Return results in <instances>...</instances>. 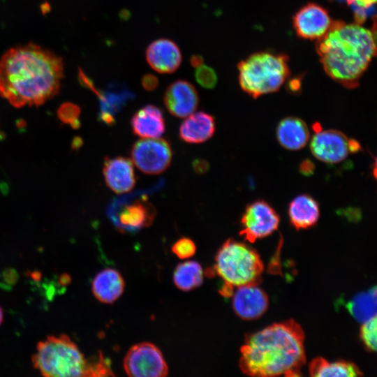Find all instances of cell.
I'll use <instances>...</instances> for the list:
<instances>
[{
    "instance_id": "83f0119b",
    "label": "cell",
    "mask_w": 377,
    "mask_h": 377,
    "mask_svg": "<svg viewBox=\"0 0 377 377\" xmlns=\"http://www.w3.org/2000/svg\"><path fill=\"white\" fill-rule=\"evenodd\" d=\"M80 108L69 103L61 105L58 110L59 119L64 122L71 124L75 128L80 126Z\"/></svg>"
},
{
    "instance_id": "6da1fadb",
    "label": "cell",
    "mask_w": 377,
    "mask_h": 377,
    "mask_svg": "<svg viewBox=\"0 0 377 377\" xmlns=\"http://www.w3.org/2000/svg\"><path fill=\"white\" fill-rule=\"evenodd\" d=\"M63 77L62 59L34 43L12 47L0 59V96L15 108L43 104L58 94Z\"/></svg>"
},
{
    "instance_id": "ffe728a7",
    "label": "cell",
    "mask_w": 377,
    "mask_h": 377,
    "mask_svg": "<svg viewBox=\"0 0 377 377\" xmlns=\"http://www.w3.org/2000/svg\"><path fill=\"white\" fill-rule=\"evenodd\" d=\"M309 138L307 125L298 117H287L277 125V140L286 149L295 151L302 149L309 142Z\"/></svg>"
},
{
    "instance_id": "7402d4cb",
    "label": "cell",
    "mask_w": 377,
    "mask_h": 377,
    "mask_svg": "<svg viewBox=\"0 0 377 377\" xmlns=\"http://www.w3.org/2000/svg\"><path fill=\"white\" fill-rule=\"evenodd\" d=\"M288 217L297 230L313 226L320 216L318 202L308 194H301L292 200L288 205Z\"/></svg>"
},
{
    "instance_id": "52a82bcc",
    "label": "cell",
    "mask_w": 377,
    "mask_h": 377,
    "mask_svg": "<svg viewBox=\"0 0 377 377\" xmlns=\"http://www.w3.org/2000/svg\"><path fill=\"white\" fill-rule=\"evenodd\" d=\"M107 214L114 226L124 232H133L151 225L156 209L146 195L138 197H121L114 200L108 207Z\"/></svg>"
},
{
    "instance_id": "5b68a950",
    "label": "cell",
    "mask_w": 377,
    "mask_h": 377,
    "mask_svg": "<svg viewBox=\"0 0 377 377\" xmlns=\"http://www.w3.org/2000/svg\"><path fill=\"white\" fill-rule=\"evenodd\" d=\"M263 271L258 253L246 244L228 239L215 257L214 272L223 281L221 294L232 295L237 287L257 283Z\"/></svg>"
},
{
    "instance_id": "3957f363",
    "label": "cell",
    "mask_w": 377,
    "mask_h": 377,
    "mask_svg": "<svg viewBox=\"0 0 377 377\" xmlns=\"http://www.w3.org/2000/svg\"><path fill=\"white\" fill-rule=\"evenodd\" d=\"M375 33L359 23L333 20L316 40V51L325 73L344 87L359 85L376 52Z\"/></svg>"
},
{
    "instance_id": "4fadbf2b",
    "label": "cell",
    "mask_w": 377,
    "mask_h": 377,
    "mask_svg": "<svg viewBox=\"0 0 377 377\" xmlns=\"http://www.w3.org/2000/svg\"><path fill=\"white\" fill-rule=\"evenodd\" d=\"M232 304L236 314L244 320H253L261 316L267 309V294L257 283L235 288L232 292Z\"/></svg>"
},
{
    "instance_id": "4dcf8cb0",
    "label": "cell",
    "mask_w": 377,
    "mask_h": 377,
    "mask_svg": "<svg viewBox=\"0 0 377 377\" xmlns=\"http://www.w3.org/2000/svg\"><path fill=\"white\" fill-rule=\"evenodd\" d=\"M142 87L149 91L155 90L158 85V78L153 74H145L142 78Z\"/></svg>"
},
{
    "instance_id": "5bb4252c",
    "label": "cell",
    "mask_w": 377,
    "mask_h": 377,
    "mask_svg": "<svg viewBox=\"0 0 377 377\" xmlns=\"http://www.w3.org/2000/svg\"><path fill=\"white\" fill-rule=\"evenodd\" d=\"M163 101L171 114L177 117H185L197 109L199 96L196 89L191 82L177 80L165 89Z\"/></svg>"
},
{
    "instance_id": "9c48e42d",
    "label": "cell",
    "mask_w": 377,
    "mask_h": 377,
    "mask_svg": "<svg viewBox=\"0 0 377 377\" xmlns=\"http://www.w3.org/2000/svg\"><path fill=\"white\" fill-rule=\"evenodd\" d=\"M172 149L163 138H143L132 147L133 162L142 172L157 175L165 171L172 160Z\"/></svg>"
},
{
    "instance_id": "d6a6232c",
    "label": "cell",
    "mask_w": 377,
    "mask_h": 377,
    "mask_svg": "<svg viewBox=\"0 0 377 377\" xmlns=\"http://www.w3.org/2000/svg\"><path fill=\"white\" fill-rule=\"evenodd\" d=\"M300 172L304 175H309L313 172V163L309 160L303 161L300 165Z\"/></svg>"
},
{
    "instance_id": "ba28073f",
    "label": "cell",
    "mask_w": 377,
    "mask_h": 377,
    "mask_svg": "<svg viewBox=\"0 0 377 377\" xmlns=\"http://www.w3.org/2000/svg\"><path fill=\"white\" fill-rule=\"evenodd\" d=\"M124 368L133 377H163L168 375V368L161 350L151 343L133 346L127 352Z\"/></svg>"
},
{
    "instance_id": "277c9868",
    "label": "cell",
    "mask_w": 377,
    "mask_h": 377,
    "mask_svg": "<svg viewBox=\"0 0 377 377\" xmlns=\"http://www.w3.org/2000/svg\"><path fill=\"white\" fill-rule=\"evenodd\" d=\"M32 363L45 376H113L108 360L101 354L94 360H87L66 334L48 336L39 342Z\"/></svg>"
},
{
    "instance_id": "7c38bea8",
    "label": "cell",
    "mask_w": 377,
    "mask_h": 377,
    "mask_svg": "<svg viewBox=\"0 0 377 377\" xmlns=\"http://www.w3.org/2000/svg\"><path fill=\"white\" fill-rule=\"evenodd\" d=\"M310 150L318 160L329 164L343 161L350 152L349 139L341 131L319 130L311 140Z\"/></svg>"
},
{
    "instance_id": "8992f818",
    "label": "cell",
    "mask_w": 377,
    "mask_h": 377,
    "mask_svg": "<svg viewBox=\"0 0 377 377\" xmlns=\"http://www.w3.org/2000/svg\"><path fill=\"white\" fill-rule=\"evenodd\" d=\"M288 61L284 54H251L237 65L242 89L254 98L278 91L290 75Z\"/></svg>"
},
{
    "instance_id": "9a60e30c",
    "label": "cell",
    "mask_w": 377,
    "mask_h": 377,
    "mask_svg": "<svg viewBox=\"0 0 377 377\" xmlns=\"http://www.w3.org/2000/svg\"><path fill=\"white\" fill-rule=\"evenodd\" d=\"M145 57L149 65L160 73L176 71L182 60L179 46L168 38H159L151 42L146 50Z\"/></svg>"
},
{
    "instance_id": "2e32d148",
    "label": "cell",
    "mask_w": 377,
    "mask_h": 377,
    "mask_svg": "<svg viewBox=\"0 0 377 377\" xmlns=\"http://www.w3.org/2000/svg\"><path fill=\"white\" fill-rule=\"evenodd\" d=\"M103 173L106 185L117 193L130 191L135 184V175L131 160L122 156L105 158Z\"/></svg>"
},
{
    "instance_id": "f1b7e54d",
    "label": "cell",
    "mask_w": 377,
    "mask_h": 377,
    "mask_svg": "<svg viewBox=\"0 0 377 377\" xmlns=\"http://www.w3.org/2000/svg\"><path fill=\"white\" fill-rule=\"evenodd\" d=\"M172 251L178 258L187 259L195 254L196 246L191 239L182 237L172 245Z\"/></svg>"
},
{
    "instance_id": "7a4b0ae2",
    "label": "cell",
    "mask_w": 377,
    "mask_h": 377,
    "mask_svg": "<svg viewBox=\"0 0 377 377\" xmlns=\"http://www.w3.org/2000/svg\"><path fill=\"white\" fill-rule=\"evenodd\" d=\"M304 341L295 320L272 324L246 337L239 368L250 376H298L306 361Z\"/></svg>"
},
{
    "instance_id": "836d02e7",
    "label": "cell",
    "mask_w": 377,
    "mask_h": 377,
    "mask_svg": "<svg viewBox=\"0 0 377 377\" xmlns=\"http://www.w3.org/2000/svg\"><path fill=\"white\" fill-rule=\"evenodd\" d=\"M203 58L198 54L192 55L190 58V64L194 68H198L203 64Z\"/></svg>"
},
{
    "instance_id": "44dd1931",
    "label": "cell",
    "mask_w": 377,
    "mask_h": 377,
    "mask_svg": "<svg viewBox=\"0 0 377 377\" xmlns=\"http://www.w3.org/2000/svg\"><path fill=\"white\" fill-rule=\"evenodd\" d=\"M124 281L120 273L112 268L98 272L92 281V293L101 302L111 304L123 293Z\"/></svg>"
},
{
    "instance_id": "cb8c5ba5",
    "label": "cell",
    "mask_w": 377,
    "mask_h": 377,
    "mask_svg": "<svg viewBox=\"0 0 377 377\" xmlns=\"http://www.w3.org/2000/svg\"><path fill=\"white\" fill-rule=\"evenodd\" d=\"M203 278L204 272L201 265L193 260L179 264L173 274L175 286L184 291L199 287L203 282Z\"/></svg>"
},
{
    "instance_id": "ac0fdd59",
    "label": "cell",
    "mask_w": 377,
    "mask_h": 377,
    "mask_svg": "<svg viewBox=\"0 0 377 377\" xmlns=\"http://www.w3.org/2000/svg\"><path fill=\"white\" fill-rule=\"evenodd\" d=\"M98 96L101 101L98 119L108 126H112L116 114L134 98V94L125 85L114 82L105 92H99Z\"/></svg>"
},
{
    "instance_id": "1f68e13d",
    "label": "cell",
    "mask_w": 377,
    "mask_h": 377,
    "mask_svg": "<svg viewBox=\"0 0 377 377\" xmlns=\"http://www.w3.org/2000/svg\"><path fill=\"white\" fill-rule=\"evenodd\" d=\"M192 167L197 174L202 175L208 171L209 165L207 161L197 158L193 161Z\"/></svg>"
},
{
    "instance_id": "30bf717a",
    "label": "cell",
    "mask_w": 377,
    "mask_h": 377,
    "mask_svg": "<svg viewBox=\"0 0 377 377\" xmlns=\"http://www.w3.org/2000/svg\"><path fill=\"white\" fill-rule=\"evenodd\" d=\"M279 216L266 201L256 200L246 206L243 213L240 235L249 242L265 237L277 230Z\"/></svg>"
},
{
    "instance_id": "4316f807",
    "label": "cell",
    "mask_w": 377,
    "mask_h": 377,
    "mask_svg": "<svg viewBox=\"0 0 377 377\" xmlns=\"http://www.w3.org/2000/svg\"><path fill=\"white\" fill-rule=\"evenodd\" d=\"M195 78L197 82L205 89L214 88L217 82V75L211 67L202 64L195 71Z\"/></svg>"
},
{
    "instance_id": "8fae6325",
    "label": "cell",
    "mask_w": 377,
    "mask_h": 377,
    "mask_svg": "<svg viewBox=\"0 0 377 377\" xmlns=\"http://www.w3.org/2000/svg\"><path fill=\"white\" fill-rule=\"evenodd\" d=\"M333 20L320 4L308 3L294 15L293 27L298 36L308 40H318L329 30Z\"/></svg>"
},
{
    "instance_id": "603a6c76",
    "label": "cell",
    "mask_w": 377,
    "mask_h": 377,
    "mask_svg": "<svg viewBox=\"0 0 377 377\" xmlns=\"http://www.w3.org/2000/svg\"><path fill=\"white\" fill-rule=\"evenodd\" d=\"M309 374L312 376H360L361 371L353 363L346 361L330 362L323 357L311 361Z\"/></svg>"
},
{
    "instance_id": "e0dca14e",
    "label": "cell",
    "mask_w": 377,
    "mask_h": 377,
    "mask_svg": "<svg viewBox=\"0 0 377 377\" xmlns=\"http://www.w3.org/2000/svg\"><path fill=\"white\" fill-rule=\"evenodd\" d=\"M133 133L143 138H160L165 131L162 110L153 105L138 110L131 120Z\"/></svg>"
},
{
    "instance_id": "e575fe53",
    "label": "cell",
    "mask_w": 377,
    "mask_h": 377,
    "mask_svg": "<svg viewBox=\"0 0 377 377\" xmlns=\"http://www.w3.org/2000/svg\"><path fill=\"white\" fill-rule=\"evenodd\" d=\"M3 320V312L1 307L0 306V325H1Z\"/></svg>"
},
{
    "instance_id": "d4e9b609",
    "label": "cell",
    "mask_w": 377,
    "mask_h": 377,
    "mask_svg": "<svg viewBox=\"0 0 377 377\" xmlns=\"http://www.w3.org/2000/svg\"><path fill=\"white\" fill-rule=\"evenodd\" d=\"M348 311L363 323L376 316V288L356 295L346 305Z\"/></svg>"
},
{
    "instance_id": "f546056e",
    "label": "cell",
    "mask_w": 377,
    "mask_h": 377,
    "mask_svg": "<svg viewBox=\"0 0 377 377\" xmlns=\"http://www.w3.org/2000/svg\"><path fill=\"white\" fill-rule=\"evenodd\" d=\"M347 2L354 9L356 22L362 24L370 13L367 10L374 6L376 0H347Z\"/></svg>"
},
{
    "instance_id": "484cf974",
    "label": "cell",
    "mask_w": 377,
    "mask_h": 377,
    "mask_svg": "<svg viewBox=\"0 0 377 377\" xmlns=\"http://www.w3.org/2000/svg\"><path fill=\"white\" fill-rule=\"evenodd\" d=\"M360 337L367 348L371 351L376 350V316L362 323Z\"/></svg>"
},
{
    "instance_id": "d6986e66",
    "label": "cell",
    "mask_w": 377,
    "mask_h": 377,
    "mask_svg": "<svg viewBox=\"0 0 377 377\" xmlns=\"http://www.w3.org/2000/svg\"><path fill=\"white\" fill-rule=\"evenodd\" d=\"M214 117L205 112L191 114L181 124L180 138L188 143H202L211 138L215 132Z\"/></svg>"
}]
</instances>
